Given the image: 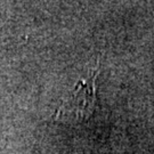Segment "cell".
<instances>
[{"label":"cell","mask_w":154,"mask_h":154,"mask_svg":"<svg viewBox=\"0 0 154 154\" xmlns=\"http://www.w3.org/2000/svg\"><path fill=\"white\" fill-rule=\"evenodd\" d=\"M98 63L88 77L80 80L75 88L66 97L58 110L56 111V120L80 121L91 116L96 104V79L98 75Z\"/></svg>","instance_id":"cell-1"}]
</instances>
